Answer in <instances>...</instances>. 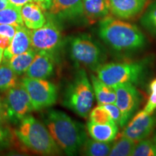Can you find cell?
Listing matches in <instances>:
<instances>
[{
    "instance_id": "cell-1",
    "label": "cell",
    "mask_w": 156,
    "mask_h": 156,
    "mask_svg": "<svg viewBox=\"0 0 156 156\" xmlns=\"http://www.w3.org/2000/svg\"><path fill=\"white\" fill-rule=\"evenodd\" d=\"M98 34L106 46L119 53L139 51L147 44L145 35L137 26L109 15L99 21Z\"/></svg>"
},
{
    "instance_id": "cell-2",
    "label": "cell",
    "mask_w": 156,
    "mask_h": 156,
    "mask_svg": "<svg viewBox=\"0 0 156 156\" xmlns=\"http://www.w3.org/2000/svg\"><path fill=\"white\" fill-rule=\"evenodd\" d=\"M44 122L54 141L67 155H77L87 139L85 126L62 111H48Z\"/></svg>"
},
{
    "instance_id": "cell-3",
    "label": "cell",
    "mask_w": 156,
    "mask_h": 156,
    "mask_svg": "<svg viewBox=\"0 0 156 156\" xmlns=\"http://www.w3.org/2000/svg\"><path fill=\"white\" fill-rule=\"evenodd\" d=\"M15 133L25 147L35 153L43 155H55L62 153L47 127L30 115L20 122Z\"/></svg>"
},
{
    "instance_id": "cell-4",
    "label": "cell",
    "mask_w": 156,
    "mask_h": 156,
    "mask_svg": "<svg viewBox=\"0 0 156 156\" xmlns=\"http://www.w3.org/2000/svg\"><path fill=\"white\" fill-rule=\"evenodd\" d=\"M94 92L84 68L76 72L64 90L62 105L79 116L87 118L92 110Z\"/></svg>"
},
{
    "instance_id": "cell-5",
    "label": "cell",
    "mask_w": 156,
    "mask_h": 156,
    "mask_svg": "<svg viewBox=\"0 0 156 156\" xmlns=\"http://www.w3.org/2000/svg\"><path fill=\"white\" fill-rule=\"evenodd\" d=\"M69 58L78 67L95 71L105 62L104 48L88 34L69 37L66 42Z\"/></svg>"
},
{
    "instance_id": "cell-6",
    "label": "cell",
    "mask_w": 156,
    "mask_h": 156,
    "mask_svg": "<svg viewBox=\"0 0 156 156\" xmlns=\"http://www.w3.org/2000/svg\"><path fill=\"white\" fill-rule=\"evenodd\" d=\"M148 60L103 63L95 70L101 80L114 87L122 84H137L145 78Z\"/></svg>"
},
{
    "instance_id": "cell-7",
    "label": "cell",
    "mask_w": 156,
    "mask_h": 156,
    "mask_svg": "<svg viewBox=\"0 0 156 156\" xmlns=\"http://www.w3.org/2000/svg\"><path fill=\"white\" fill-rule=\"evenodd\" d=\"M63 44V36L58 22L49 16L42 27L31 31V48L36 52L44 51L57 58Z\"/></svg>"
},
{
    "instance_id": "cell-8",
    "label": "cell",
    "mask_w": 156,
    "mask_h": 156,
    "mask_svg": "<svg viewBox=\"0 0 156 156\" xmlns=\"http://www.w3.org/2000/svg\"><path fill=\"white\" fill-rule=\"evenodd\" d=\"M21 84L28 92L35 111H40L54 105L58 98L55 84L45 79L24 77Z\"/></svg>"
},
{
    "instance_id": "cell-9",
    "label": "cell",
    "mask_w": 156,
    "mask_h": 156,
    "mask_svg": "<svg viewBox=\"0 0 156 156\" xmlns=\"http://www.w3.org/2000/svg\"><path fill=\"white\" fill-rule=\"evenodd\" d=\"M3 101L5 119L15 124L20 122L34 110L30 98L22 84L6 91Z\"/></svg>"
},
{
    "instance_id": "cell-10",
    "label": "cell",
    "mask_w": 156,
    "mask_h": 156,
    "mask_svg": "<svg viewBox=\"0 0 156 156\" xmlns=\"http://www.w3.org/2000/svg\"><path fill=\"white\" fill-rule=\"evenodd\" d=\"M114 88L116 95L115 103L122 114L124 126L137 110L141 102V95L133 84H122Z\"/></svg>"
},
{
    "instance_id": "cell-11",
    "label": "cell",
    "mask_w": 156,
    "mask_h": 156,
    "mask_svg": "<svg viewBox=\"0 0 156 156\" xmlns=\"http://www.w3.org/2000/svg\"><path fill=\"white\" fill-rule=\"evenodd\" d=\"M156 126V115L142 110L134 115L122 132V136L135 142L145 139Z\"/></svg>"
},
{
    "instance_id": "cell-12",
    "label": "cell",
    "mask_w": 156,
    "mask_h": 156,
    "mask_svg": "<svg viewBox=\"0 0 156 156\" xmlns=\"http://www.w3.org/2000/svg\"><path fill=\"white\" fill-rule=\"evenodd\" d=\"M48 16L56 21H69L84 15L83 0H52Z\"/></svg>"
},
{
    "instance_id": "cell-13",
    "label": "cell",
    "mask_w": 156,
    "mask_h": 156,
    "mask_svg": "<svg viewBox=\"0 0 156 156\" xmlns=\"http://www.w3.org/2000/svg\"><path fill=\"white\" fill-rule=\"evenodd\" d=\"M56 60L57 58L48 52L44 51H38L34 61L25 72V76L30 78L47 80L54 74Z\"/></svg>"
},
{
    "instance_id": "cell-14",
    "label": "cell",
    "mask_w": 156,
    "mask_h": 156,
    "mask_svg": "<svg viewBox=\"0 0 156 156\" xmlns=\"http://www.w3.org/2000/svg\"><path fill=\"white\" fill-rule=\"evenodd\" d=\"M110 12L117 18L128 20L140 14L147 0H109Z\"/></svg>"
},
{
    "instance_id": "cell-15",
    "label": "cell",
    "mask_w": 156,
    "mask_h": 156,
    "mask_svg": "<svg viewBox=\"0 0 156 156\" xmlns=\"http://www.w3.org/2000/svg\"><path fill=\"white\" fill-rule=\"evenodd\" d=\"M31 48V31L24 25L18 27L9 46L4 52L3 60L20 54Z\"/></svg>"
},
{
    "instance_id": "cell-16",
    "label": "cell",
    "mask_w": 156,
    "mask_h": 156,
    "mask_svg": "<svg viewBox=\"0 0 156 156\" xmlns=\"http://www.w3.org/2000/svg\"><path fill=\"white\" fill-rule=\"evenodd\" d=\"M44 9L39 4L29 2L21 8V16L25 26L29 29H38L46 23Z\"/></svg>"
},
{
    "instance_id": "cell-17",
    "label": "cell",
    "mask_w": 156,
    "mask_h": 156,
    "mask_svg": "<svg viewBox=\"0 0 156 156\" xmlns=\"http://www.w3.org/2000/svg\"><path fill=\"white\" fill-rule=\"evenodd\" d=\"M84 15L90 24L100 21L110 12L109 0H83Z\"/></svg>"
},
{
    "instance_id": "cell-18",
    "label": "cell",
    "mask_w": 156,
    "mask_h": 156,
    "mask_svg": "<svg viewBox=\"0 0 156 156\" xmlns=\"http://www.w3.org/2000/svg\"><path fill=\"white\" fill-rule=\"evenodd\" d=\"M87 129L93 140L105 142L114 141L119 132L118 125L116 123L96 124L89 121L87 123Z\"/></svg>"
},
{
    "instance_id": "cell-19",
    "label": "cell",
    "mask_w": 156,
    "mask_h": 156,
    "mask_svg": "<svg viewBox=\"0 0 156 156\" xmlns=\"http://www.w3.org/2000/svg\"><path fill=\"white\" fill-rule=\"evenodd\" d=\"M90 82L94 95L99 105L116 103V95L114 87L103 83L94 75H90Z\"/></svg>"
},
{
    "instance_id": "cell-20",
    "label": "cell",
    "mask_w": 156,
    "mask_h": 156,
    "mask_svg": "<svg viewBox=\"0 0 156 156\" xmlns=\"http://www.w3.org/2000/svg\"><path fill=\"white\" fill-rule=\"evenodd\" d=\"M36 53V51L31 48L22 54L13 56L9 59L3 60V61L7 62L13 71L20 76L25 73L32 62L34 61Z\"/></svg>"
},
{
    "instance_id": "cell-21",
    "label": "cell",
    "mask_w": 156,
    "mask_h": 156,
    "mask_svg": "<svg viewBox=\"0 0 156 156\" xmlns=\"http://www.w3.org/2000/svg\"><path fill=\"white\" fill-rule=\"evenodd\" d=\"M113 142H100L92 139H87L81 148L83 155L88 156H107L109 155Z\"/></svg>"
},
{
    "instance_id": "cell-22",
    "label": "cell",
    "mask_w": 156,
    "mask_h": 156,
    "mask_svg": "<svg viewBox=\"0 0 156 156\" xmlns=\"http://www.w3.org/2000/svg\"><path fill=\"white\" fill-rule=\"evenodd\" d=\"M17 76L8 63L3 61L0 65V92H6L18 85Z\"/></svg>"
},
{
    "instance_id": "cell-23",
    "label": "cell",
    "mask_w": 156,
    "mask_h": 156,
    "mask_svg": "<svg viewBox=\"0 0 156 156\" xmlns=\"http://www.w3.org/2000/svg\"><path fill=\"white\" fill-rule=\"evenodd\" d=\"M21 8L10 5L0 10V25H12L16 27L24 25L21 16Z\"/></svg>"
},
{
    "instance_id": "cell-24",
    "label": "cell",
    "mask_w": 156,
    "mask_h": 156,
    "mask_svg": "<svg viewBox=\"0 0 156 156\" xmlns=\"http://www.w3.org/2000/svg\"><path fill=\"white\" fill-rule=\"evenodd\" d=\"M136 142L129 138L122 136L113 145L109 155L110 156H130L132 155Z\"/></svg>"
},
{
    "instance_id": "cell-25",
    "label": "cell",
    "mask_w": 156,
    "mask_h": 156,
    "mask_svg": "<svg viewBox=\"0 0 156 156\" xmlns=\"http://www.w3.org/2000/svg\"><path fill=\"white\" fill-rule=\"evenodd\" d=\"M140 23L148 32L156 37V1L148 6L140 19Z\"/></svg>"
},
{
    "instance_id": "cell-26",
    "label": "cell",
    "mask_w": 156,
    "mask_h": 156,
    "mask_svg": "<svg viewBox=\"0 0 156 156\" xmlns=\"http://www.w3.org/2000/svg\"><path fill=\"white\" fill-rule=\"evenodd\" d=\"M132 156H156V144L153 140H142L136 143Z\"/></svg>"
},
{
    "instance_id": "cell-27",
    "label": "cell",
    "mask_w": 156,
    "mask_h": 156,
    "mask_svg": "<svg viewBox=\"0 0 156 156\" xmlns=\"http://www.w3.org/2000/svg\"><path fill=\"white\" fill-rule=\"evenodd\" d=\"M89 121L96 123V124L115 123L102 105H98L90 111L89 114Z\"/></svg>"
},
{
    "instance_id": "cell-28",
    "label": "cell",
    "mask_w": 156,
    "mask_h": 156,
    "mask_svg": "<svg viewBox=\"0 0 156 156\" xmlns=\"http://www.w3.org/2000/svg\"><path fill=\"white\" fill-rule=\"evenodd\" d=\"M14 134L8 126L0 124V151L11 147L14 142Z\"/></svg>"
},
{
    "instance_id": "cell-29",
    "label": "cell",
    "mask_w": 156,
    "mask_h": 156,
    "mask_svg": "<svg viewBox=\"0 0 156 156\" xmlns=\"http://www.w3.org/2000/svg\"><path fill=\"white\" fill-rule=\"evenodd\" d=\"M149 90L151 93L143 110L147 114H153L156 110V78L151 82Z\"/></svg>"
},
{
    "instance_id": "cell-30",
    "label": "cell",
    "mask_w": 156,
    "mask_h": 156,
    "mask_svg": "<svg viewBox=\"0 0 156 156\" xmlns=\"http://www.w3.org/2000/svg\"><path fill=\"white\" fill-rule=\"evenodd\" d=\"M103 108L108 112L112 120L121 127H123V116L120 109L116 106V103H108L102 105Z\"/></svg>"
},
{
    "instance_id": "cell-31",
    "label": "cell",
    "mask_w": 156,
    "mask_h": 156,
    "mask_svg": "<svg viewBox=\"0 0 156 156\" xmlns=\"http://www.w3.org/2000/svg\"><path fill=\"white\" fill-rule=\"evenodd\" d=\"M18 27L12 25H0V35L12 39Z\"/></svg>"
},
{
    "instance_id": "cell-32",
    "label": "cell",
    "mask_w": 156,
    "mask_h": 156,
    "mask_svg": "<svg viewBox=\"0 0 156 156\" xmlns=\"http://www.w3.org/2000/svg\"><path fill=\"white\" fill-rule=\"evenodd\" d=\"M12 39L7 38L2 35H0V48L6 49L10 44Z\"/></svg>"
},
{
    "instance_id": "cell-33",
    "label": "cell",
    "mask_w": 156,
    "mask_h": 156,
    "mask_svg": "<svg viewBox=\"0 0 156 156\" xmlns=\"http://www.w3.org/2000/svg\"><path fill=\"white\" fill-rule=\"evenodd\" d=\"M11 5L15 6V7H22L23 5H26L27 3L32 2L33 0H9Z\"/></svg>"
},
{
    "instance_id": "cell-34",
    "label": "cell",
    "mask_w": 156,
    "mask_h": 156,
    "mask_svg": "<svg viewBox=\"0 0 156 156\" xmlns=\"http://www.w3.org/2000/svg\"><path fill=\"white\" fill-rule=\"evenodd\" d=\"M5 120V105H4V101L2 98L0 97V122Z\"/></svg>"
},
{
    "instance_id": "cell-35",
    "label": "cell",
    "mask_w": 156,
    "mask_h": 156,
    "mask_svg": "<svg viewBox=\"0 0 156 156\" xmlns=\"http://www.w3.org/2000/svg\"><path fill=\"white\" fill-rule=\"evenodd\" d=\"M10 5L11 4L9 3V0H0V10L5 9Z\"/></svg>"
},
{
    "instance_id": "cell-36",
    "label": "cell",
    "mask_w": 156,
    "mask_h": 156,
    "mask_svg": "<svg viewBox=\"0 0 156 156\" xmlns=\"http://www.w3.org/2000/svg\"><path fill=\"white\" fill-rule=\"evenodd\" d=\"M51 2L52 0H44V3H43V5L41 6L43 9H44V10H47L48 7H50Z\"/></svg>"
},
{
    "instance_id": "cell-37",
    "label": "cell",
    "mask_w": 156,
    "mask_h": 156,
    "mask_svg": "<svg viewBox=\"0 0 156 156\" xmlns=\"http://www.w3.org/2000/svg\"><path fill=\"white\" fill-rule=\"evenodd\" d=\"M3 56H4V49L3 48H0V64L2 63V61L3 59Z\"/></svg>"
},
{
    "instance_id": "cell-38",
    "label": "cell",
    "mask_w": 156,
    "mask_h": 156,
    "mask_svg": "<svg viewBox=\"0 0 156 156\" xmlns=\"http://www.w3.org/2000/svg\"><path fill=\"white\" fill-rule=\"evenodd\" d=\"M33 1H34V2H36V3L39 4V5H40L41 6H42L43 3H44V0H33Z\"/></svg>"
},
{
    "instance_id": "cell-39",
    "label": "cell",
    "mask_w": 156,
    "mask_h": 156,
    "mask_svg": "<svg viewBox=\"0 0 156 156\" xmlns=\"http://www.w3.org/2000/svg\"><path fill=\"white\" fill-rule=\"evenodd\" d=\"M153 140L154 141V142L156 144V132L155 133V134H154V136L153 137Z\"/></svg>"
}]
</instances>
